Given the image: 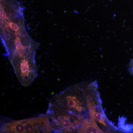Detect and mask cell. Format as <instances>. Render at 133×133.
<instances>
[{
    "instance_id": "cell-1",
    "label": "cell",
    "mask_w": 133,
    "mask_h": 133,
    "mask_svg": "<svg viewBox=\"0 0 133 133\" xmlns=\"http://www.w3.org/2000/svg\"><path fill=\"white\" fill-rule=\"evenodd\" d=\"M10 19L5 10L1 13L2 40L10 60L25 57L35 58L37 45L26 33L22 10H17L16 16Z\"/></svg>"
},
{
    "instance_id": "cell-2",
    "label": "cell",
    "mask_w": 133,
    "mask_h": 133,
    "mask_svg": "<svg viewBox=\"0 0 133 133\" xmlns=\"http://www.w3.org/2000/svg\"><path fill=\"white\" fill-rule=\"evenodd\" d=\"M51 102L61 109L91 118L87 107L85 87L76 85L66 88L55 95Z\"/></svg>"
},
{
    "instance_id": "cell-3",
    "label": "cell",
    "mask_w": 133,
    "mask_h": 133,
    "mask_svg": "<svg viewBox=\"0 0 133 133\" xmlns=\"http://www.w3.org/2000/svg\"><path fill=\"white\" fill-rule=\"evenodd\" d=\"M51 127V132H78L84 125L85 116L61 109L52 102L49 103L46 114Z\"/></svg>"
},
{
    "instance_id": "cell-4",
    "label": "cell",
    "mask_w": 133,
    "mask_h": 133,
    "mask_svg": "<svg viewBox=\"0 0 133 133\" xmlns=\"http://www.w3.org/2000/svg\"><path fill=\"white\" fill-rule=\"evenodd\" d=\"M1 133H50L51 127L46 114L32 118L6 122L1 126Z\"/></svg>"
},
{
    "instance_id": "cell-5",
    "label": "cell",
    "mask_w": 133,
    "mask_h": 133,
    "mask_svg": "<svg viewBox=\"0 0 133 133\" xmlns=\"http://www.w3.org/2000/svg\"><path fill=\"white\" fill-rule=\"evenodd\" d=\"M78 133H103L96 122L92 118L85 119Z\"/></svg>"
}]
</instances>
